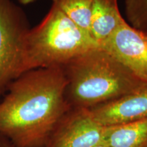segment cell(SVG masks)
I'll return each instance as SVG.
<instances>
[{
  "label": "cell",
  "mask_w": 147,
  "mask_h": 147,
  "mask_svg": "<svg viewBox=\"0 0 147 147\" xmlns=\"http://www.w3.org/2000/svg\"><path fill=\"white\" fill-rule=\"evenodd\" d=\"M63 69L38 68L11 82L0 100V135L14 147H45L71 106Z\"/></svg>",
  "instance_id": "6da1fadb"
},
{
  "label": "cell",
  "mask_w": 147,
  "mask_h": 147,
  "mask_svg": "<svg viewBox=\"0 0 147 147\" xmlns=\"http://www.w3.org/2000/svg\"><path fill=\"white\" fill-rule=\"evenodd\" d=\"M62 68L67 79L65 96L71 108L90 109L147 83L100 47L79 55Z\"/></svg>",
  "instance_id": "7a4b0ae2"
},
{
  "label": "cell",
  "mask_w": 147,
  "mask_h": 147,
  "mask_svg": "<svg viewBox=\"0 0 147 147\" xmlns=\"http://www.w3.org/2000/svg\"><path fill=\"white\" fill-rule=\"evenodd\" d=\"M97 47H100L88 33L52 5L42 21L25 34L22 74L38 68L63 67L79 55Z\"/></svg>",
  "instance_id": "3957f363"
},
{
  "label": "cell",
  "mask_w": 147,
  "mask_h": 147,
  "mask_svg": "<svg viewBox=\"0 0 147 147\" xmlns=\"http://www.w3.org/2000/svg\"><path fill=\"white\" fill-rule=\"evenodd\" d=\"M29 29L21 7L12 0H0V100L22 74L23 40Z\"/></svg>",
  "instance_id": "277c9868"
},
{
  "label": "cell",
  "mask_w": 147,
  "mask_h": 147,
  "mask_svg": "<svg viewBox=\"0 0 147 147\" xmlns=\"http://www.w3.org/2000/svg\"><path fill=\"white\" fill-rule=\"evenodd\" d=\"M105 126L89 109L71 108L61 119L45 147H94L102 144Z\"/></svg>",
  "instance_id": "5b68a950"
},
{
  "label": "cell",
  "mask_w": 147,
  "mask_h": 147,
  "mask_svg": "<svg viewBox=\"0 0 147 147\" xmlns=\"http://www.w3.org/2000/svg\"><path fill=\"white\" fill-rule=\"evenodd\" d=\"M140 80L147 82V36L125 21L100 47Z\"/></svg>",
  "instance_id": "8992f818"
},
{
  "label": "cell",
  "mask_w": 147,
  "mask_h": 147,
  "mask_svg": "<svg viewBox=\"0 0 147 147\" xmlns=\"http://www.w3.org/2000/svg\"><path fill=\"white\" fill-rule=\"evenodd\" d=\"M89 110L93 118L105 127L146 119L147 83L128 94Z\"/></svg>",
  "instance_id": "52a82bcc"
},
{
  "label": "cell",
  "mask_w": 147,
  "mask_h": 147,
  "mask_svg": "<svg viewBox=\"0 0 147 147\" xmlns=\"http://www.w3.org/2000/svg\"><path fill=\"white\" fill-rule=\"evenodd\" d=\"M125 21L117 0H93L90 19V36L100 47Z\"/></svg>",
  "instance_id": "ba28073f"
},
{
  "label": "cell",
  "mask_w": 147,
  "mask_h": 147,
  "mask_svg": "<svg viewBox=\"0 0 147 147\" xmlns=\"http://www.w3.org/2000/svg\"><path fill=\"white\" fill-rule=\"evenodd\" d=\"M102 144L107 147H147V118L105 127Z\"/></svg>",
  "instance_id": "9c48e42d"
},
{
  "label": "cell",
  "mask_w": 147,
  "mask_h": 147,
  "mask_svg": "<svg viewBox=\"0 0 147 147\" xmlns=\"http://www.w3.org/2000/svg\"><path fill=\"white\" fill-rule=\"evenodd\" d=\"M93 0H52L53 4L75 25L90 35V19Z\"/></svg>",
  "instance_id": "30bf717a"
},
{
  "label": "cell",
  "mask_w": 147,
  "mask_h": 147,
  "mask_svg": "<svg viewBox=\"0 0 147 147\" xmlns=\"http://www.w3.org/2000/svg\"><path fill=\"white\" fill-rule=\"evenodd\" d=\"M125 10L129 25L147 32V0H125Z\"/></svg>",
  "instance_id": "8fae6325"
},
{
  "label": "cell",
  "mask_w": 147,
  "mask_h": 147,
  "mask_svg": "<svg viewBox=\"0 0 147 147\" xmlns=\"http://www.w3.org/2000/svg\"><path fill=\"white\" fill-rule=\"evenodd\" d=\"M0 147H14L5 137L0 135Z\"/></svg>",
  "instance_id": "7c38bea8"
},
{
  "label": "cell",
  "mask_w": 147,
  "mask_h": 147,
  "mask_svg": "<svg viewBox=\"0 0 147 147\" xmlns=\"http://www.w3.org/2000/svg\"><path fill=\"white\" fill-rule=\"evenodd\" d=\"M36 1V0H18V1L19 2V3H21L22 5H25L34 3Z\"/></svg>",
  "instance_id": "4fadbf2b"
},
{
  "label": "cell",
  "mask_w": 147,
  "mask_h": 147,
  "mask_svg": "<svg viewBox=\"0 0 147 147\" xmlns=\"http://www.w3.org/2000/svg\"><path fill=\"white\" fill-rule=\"evenodd\" d=\"M94 147H107L106 146H104V145H102V144H100V145H97V146H95Z\"/></svg>",
  "instance_id": "5bb4252c"
},
{
  "label": "cell",
  "mask_w": 147,
  "mask_h": 147,
  "mask_svg": "<svg viewBox=\"0 0 147 147\" xmlns=\"http://www.w3.org/2000/svg\"><path fill=\"white\" fill-rule=\"evenodd\" d=\"M144 33H145V34H146V35L147 36V32H144Z\"/></svg>",
  "instance_id": "9a60e30c"
}]
</instances>
